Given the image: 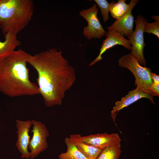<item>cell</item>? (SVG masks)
<instances>
[{
    "label": "cell",
    "mask_w": 159,
    "mask_h": 159,
    "mask_svg": "<svg viewBox=\"0 0 159 159\" xmlns=\"http://www.w3.org/2000/svg\"><path fill=\"white\" fill-rule=\"evenodd\" d=\"M27 63L37 73V85L45 106L60 105L66 92L76 80L74 68L61 51L52 48L34 55L29 54Z\"/></svg>",
    "instance_id": "obj_1"
},
{
    "label": "cell",
    "mask_w": 159,
    "mask_h": 159,
    "mask_svg": "<svg viewBox=\"0 0 159 159\" xmlns=\"http://www.w3.org/2000/svg\"><path fill=\"white\" fill-rule=\"evenodd\" d=\"M29 54L21 49L0 60V92L10 97L40 94L29 79L26 66Z\"/></svg>",
    "instance_id": "obj_2"
},
{
    "label": "cell",
    "mask_w": 159,
    "mask_h": 159,
    "mask_svg": "<svg viewBox=\"0 0 159 159\" xmlns=\"http://www.w3.org/2000/svg\"><path fill=\"white\" fill-rule=\"evenodd\" d=\"M32 0H0V28L16 34L29 23L34 12Z\"/></svg>",
    "instance_id": "obj_3"
},
{
    "label": "cell",
    "mask_w": 159,
    "mask_h": 159,
    "mask_svg": "<svg viewBox=\"0 0 159 159\" xmlns=\"http://www.w3.org/2000/svg\"><path fill=\"white\" fill-rule=\"evenodd\" d=\"M118 65L121 67L127 68L132 73L135 79V85L137 89L152 96L150 88L153 82L150 68L142 66L130 53L120 58Z\"/></svg>",
    "instance_id": "obj_4"
},
{
    "label": "cell",
    "mask_w": 159,
    "mask_h": 159,
    "mask_svg": "<svg viewBox=\"0 0 159 159\" xmlns=\"http://www.w3.org/2000/svg\"><path fill=\"white\" fill-rule=\"evenodd\" d=\"M33 133L30 139L28 148L30 150V159H34L48 147L47 138L49 136V131L46 126L40 121L32 120Z\"/></svg>",
    "instance_id": "obj_5"
},
{
    "label": "cell",
    "mask_w": 159,
    "mask_h": 159,
    "mask_svg": "<svg viewBox=\"0 0 159 159\" xmlns=\"http://www.w3.org/2000/svg\"><path fill=\"white\" fill-rule=\"evenodd\" d=\"M147 21L142 15H138L135 21V29L127 37L132 46L130 53L136 58L141 65H145L146 64L143 55L144 47L146 45L144 41V29L145 24Z\"/></svg>",
    "instance_id": "obj_6"
},
{
    "label": "cell",
    "mask_w": 159,
    "mask_h": 159,
    "mask_svg": "<svg viewBox=\"0 0 159 159\" xmlns=\"http://www.w3.org/2000/svg\"><path fill=\"white\" fill-rule=\"evenodd\" d=\"M98 11L95 4L90 8L79 11L80 15L87 22L88 25L84 27L83 34L89 40L93 38L100 39L107 33L97 16Z\"/></svg>",
    "instance_id": "obj_7"
},
{
    "label": "cell",
    "mask_w": 159,
    "mask_h": 159,
    "mask_svg": "<svg viewBox=\"0 0 159 159\" xmlns=\"http://www.w3.org/2000/svg\"><path fill=\"white\" fill-rule=\"evenodd\" d=\"M16 122L17 138L15 145L21 154L22 158H30L31 154L28 150L30 139L29 133L32 125V120L24 121L16 120Z\"/></svg>",
    "instance_id": "obj_8"
},
{
    "label": "cell",
    "mask_w": 159,
    "mask_h": 159,
    "mask_svg": "<svg viewBox=\"0 0 159 159\" xmlns=\"http://www.w3.org/2000/svg\"><path fill=\"white\" fill-rule=\"evenodd\" d=\"M107 38L103 40L98 56L89 65L92 66L102 59V54L107 49L117 45L123 46L128 50H131L132 46L128 39L124 36L115 31L108 30L105 35Z\"/></svg>",
    "instance_id": "obj_9"
},
{
    "label": "cell",
    "mask_w": 159,
    "mask_h": 159,
    "mask_svg": "<svg viewBox=\"0 0 159 159\" xmlns=\"http://www.w3.org/2000/svg\"><path fill=\"white\" fill-rule=\"evenodd\" d=\"M139 0H131L129 3L130 7L126 13L122 18L116 20L108 30L116 31L126 37H128L133 32V30L134 17L132 12L134 7L139 1Z\"/></svg>",
    "instance_id": "obj_10"
},
{
    "label": "cell",
    "mask_w": 159,
    "mask_h": 159,
    "mask_svg": "<svg viewBox=\"0 0 159 159\" xmlns=\"http://www.w3.org/2000/svg\"><path fill=\"white\" fill-rule=\"evenodd\" d=\"M80 139L87 144L102 150L122 140L118 134L115 133L91 134L86 136H81Z\"/></svg>",
    "instance_id": "obj_11"
},
{
    "label": "cell",
    "mask_w": 159,
    "mask_h": 159,
    "mask_svg": "<svg viewBox=\"0 0 159 159\" xmlns=\"http://www.w3.org/2000/svg\"><path fill=\"white\" fill-rule=\"evenodd\" d=\"M143 98L149 99L153 104H155L152 96L136 88L129 91L128 94L122 98L121 100L116 102L111 112V116L114 122H115L116 116L120 110Z\"/></svg>",
    "instance_id": "obj_12"
},
{
    "label": "cell",
    "mask_w": 159,
    "mask_h": 159,
    "mask_svg": "<svg viewBox=\"0 0 159 159\" xmlns=\"http://www.w3.org/2000/svg\"><path fill=\"white\" fill-rule=\"evenodd\" d=\"M81 136L79 134H72L69 138L86 158L89 159H95L102 150L85 143L81 139Z\"/></svg>",
    "instance_id": "obj_13"
},
{
    "label": "cell",
    "mask_w": 159,
    "mask_h": 159,
    "mask_svg": "<svg viewBox=\"0 0 159 159\" xmlns=\"http://www.w3.org/2000/svg\"><path fill=\"white\" fill-rule=\"evenodd\" d=\"M17 34L9 32L4 35L5 40L0 41V60L11 54L15 48L21 44L17 38Z\"/></svg>",
    "instance_id": "obj_14"
},
{
    "label": "cell",
    "mask_w": 159,
    "mask_h": 159,
    "mask_svg": "<svg viewBox=\"0 0 159 159\" xmlns=\"http://www.w3.org/2000/svg\"><path fill=\"white\" fill-rule=\"evenodd\" d=\"M64 142L67 147V151L59 155V159H89L79 150L69 138H66Z\"/></svg>",
    "instance_id": "obj_15"
},
{
    "label": "cell",
    "mask_w": 159,
    "mask_h": 159,
    "mask_svg": "<svg viewBox=\"0 0 159 159\" xmlns=\"http://www.w3.org/2000/svg\"><path fill=\"white\" fill-rule=\"evenodd\" d=\"M121 142L118 141L102 150L95 159H119L121 152Z\"/></svg>",
    "instance_id": "obj_16"
},
{
    "label": "cell",
    "mask_w": 159,
    "mask_h": 159,
    "mask_svg": "<svg viewBox=\"0 0 159 159\" xmlns=\"http://www.w3.org/2000/svg\"><path fill=\"white\" fill-rule=\"evenodd\" d=\"M126 0H119L116 3H112L110 8L111 15L116 20L122 18L129 10L130 5L127 4Z\"/></svg>",
    "instance_id": "obj_17"
},
{
    "label": "cell",
    "mask_w": 159,
    "mask_h": 159,
    "mask_svg": "<svg viewBox=\"0 0 159 159\" xmlns=\"http://www.w3.org/2000/svg\"><path fill=\"white\" fill-rule=\"evenodd\" d=\"M100 10L103 21L105 23L109 19V13L112 2L109 3L106 0H94Z\"/></svg>",
    "instance_id": "obj_18"
},
{
    "label": "cell",
    "mask_w": 159,
    "mask_h": 159,
    "mask_svg": "<svg viewBox=\"0 0 159 159\" xmlns=\"http://www.w3.org/2000/svg\"><path fill=\"white\" fill-rule=\"evenodd\" d=\"M144 32L152 33L159 38V21H155L152 23L146 22L144 26Z\"/></svg>",
    "instance_id": "obj_19"
},
{
    "label": "cell",
    "mask_w": 159,
    "mask_h": 159,
    "mask_svg": "<svg viewBox=\"0 0 159 159\" xmlns=\"http://www.w3.org/2000/svg\"><path fill=\"white\" fill-rule=\"evenodd\" d=\"M159 84H156L153 83L150 88L152 96H158L159 95Z\"/></svg>",
    "instance_id": "obj_20"
},
{
    "label": "cell",
    "mask_w": 159,
    "mask_h": 159,
    "mask_svg": "<svg viewBox=\"0 0 159 159\" xmlns=\"http://www.w3.org/2000/svg\"><path fill=\"white\" fill-rule=\"evenodd\" d=\"M150 76L153 83L154 84H159V76L156 74L151 72Z\"/></svg>",
    "instance_id": "obj_21"
},
{
    "label": "cell",
    "mask_w": 159,
    "mask_h": 159,
    "mask_svg": "<svg viewBox=\"0 0 159 159\" xmlns=\"http://www.w3.org/2000/svg\"><path fill=\"white\" fill-rule=\"evenodd\" d=\"M152 18L155 20V21H159V16L154 15L152 16Z\"/></svg>",
    "instance_id": "obj_22"
}]
</instances>
